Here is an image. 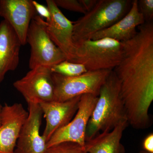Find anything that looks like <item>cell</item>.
<instances>
[{"label": "cell", "instance_id": "cell-1", "mask_svg": "<svg viewBox=\"0 0 153 153\" xmlns=\"http://www.w3.org/2000/svg\"><path fill=\"white\" fill-rule=\"evenodd\" d=\"M137 29L134 38L122 42V58L113 71L119 81L128 124L144 129L152 125L149 109L153 101V22Z\"/></svg>", "mask_w": 153, "mask_h": 153}, {"label": "cell", "instance_id": "cell-2", "mask_svg": "<svg viewBox=\"0 0 153 153\" xmlns=\"http://www.w3.org/2000/svg\"><path fill=\"white\" fill-rule=\"evenodd\" d=\"M125 120H128L127 117L120 95V84L112 70L100 90L88 124L86 140L100 133L111 131Z\"/></svg>", "mask_w": 153, "mask_h": 153}, {"label": "cell", "instance_id": "cell-3", "mask_svg": "<svg viewBox=\"0 0 153 153\" xmlns=\"http://www.w3.org/2000/svg\"><path fill=\"white\" fill-rule=\"evenodd\" d=\"M132 1L98 0L92 10L73 22L74 43L89 40L91 35L109 27L128 13Z\"/></svg>", "mask_w": 153, "mask_h": 153}, {"label": "cell", "instance_id": "cell-4", "mask_svg": "<svg viewBox=\"0 0 153 153\" xmlns=\"http://www.w3.org/2000/svg\"><path fill=\"white\" fill-rule=\"evenodd\" d=\"M74 45L75 57L71 62L82 64L88 71L113 70L123 55V43L111 38L89 39L76 42Z\"/></svg>", "mask_w": 153, "mask_h": 153}, {"label": "cell", "instance_id": "cell-5", "mask_svg": "<svg viewBox=\"0 0 153 153\" xmlns=\"http://www.w3.org/2000/svg\"><path fill=\"white\" fill-rule=\"evenodd\" d=\"M27 42L30 47L29 68L52 66L66 60L65 55L50 38L46 30L45 21L38 15L30 23Z\"/></svg>", "mask_w": 153, "mask_h": 153}, {"label": "cell", "instance_id": "cell-6", "mask_svg": "<svg viewBox=\"0 0 153 153\" xmlns=\"http://www.w3.org/2000/svg\"><path fill=\"white\" fill-rule=\"evenodd\" d=\"M111 70L87 71L81 75L66 76L53 73L54 101L63 102L85 94L98 97Z\"/></svg>", "mask_w": 153, "mask_h": 153}, {"label": "cell", "instance_id": "cell-7", "mask_svg": "<svg viewBox=\"0 0 153 153\" xmlns=\"http://www.w3.org/2000/svg\"><path fill=\"white\" fill-rule=\"evenodd\" d=\"M98 97L91 94L82 95L78 109L71 121L55 132L47 143V148L64 142L76 143L84 147L86 128Z\"/></svg>", "mask_w": 153, "mask_h": 153}, {"label": "cell", "instance_id": "cell-8", "mask_svg": "<svg viewBox=\"0 0 153 153\" xmlns=\"http://www.w3.org/2000/svg\"><path fill=\"white\" fill-rule=\"evenodd\" d=\"M51 67L39 66L30 69L24 77L13 83L28 104L53 101L54 86Z\"/></svg>", "mask_w": 153, "mask_h": 153}, {"label": "cell", "instance_id": "cell-9", "mask_svg": "<svg viewBox=\"0 0 153 153\" xmlns=\"http://www.w3.org/2000/svg\"><path fill=\"white\" fill-rule=\"evenodd\" d=\"M46 2L51 14L50 21H45L47 33L65 55L66 60L71 62L75 57V52L73 39V22L64 16L54 0H47Z\"/></svg>", "mask_w": 153, "mask_h": 153}, {"label": "cell", "instance_id": "cell-10", "mask_svg": "<svg viewBox=\"0 0 153 153\" xmlns=\"http://www.w3.org/2000/svg\"><path fill=\"white\" fill-rule=\"evenodd\" d=\"M28 105V117L22 126L14 153H43L47 142L40 134L43 112L39 104Z\"/></svg>", "mask_w": 153, "mask_h": 153}, {"label": "cell", "instance_id": "cell-11", "mask_svg": "<svg viewBox=\"0 0 153 153\" xmlns=\"http://www.w3.org/2000/svg\"><path fill=\"white\" fill-rule=\"evenodd\" d=\"M28 112L21 103L2 107L0 126V153H14L22 126Z\"/></svg>", "mask_w": 153, "mask_h": 153}, {"label": "cell", "instance_id": "cell-12", "mask_svg": "<svg viewBox=\"0 0 153 153\" xmlns=\"http://www.w3.org/2000/svg\"><path fill=\"white\" fill-rule=\"evenodd\" d=\"M37 15L33 0H1L0 16L13 28L22 46L27 44L30 23Z\"/></svg>", "mask_w": 153, "mask_h": 153}, {"label": "cell", "instance_id": "cell-13", "mask_svg": "<svg viewBox=\"0 0 153 153\" xmlns=\"http://www.w3.org/2000/svg\"><path fill=\"white\" fill-rule=\"evenodd\" d=\"M81 96L66 101L53 100L39 104L46 120V127L42 135L46 142L55 132L68 124L74 117Z\"/></svg>", "mask_w": 153, "mask_h": 153}, {"label": "cell", "instance_id": "cell-14", "mask_svg": "<svg viewBox=\"0 0 153 153\" xmlns=\"http://www.w3.org/2000/svg\"><path fill=\"white\" fill-rule=\"evenodd\" d=\"M145 23L142 14L139 10L138 0H133L128 13L122 19L109 27L91 35L89 39L108 38L120 42H126L135 37L137 33L138 27Z\"/></svg>", "mask_w": 153, "mask_h": 153}, {"label": "cell", "instance_id": "cell-15", "mask_svg": "<svg viewBox=\"0 0 153 153\" xmlns=\"http://www.w3.org/2000/svg\"><path fill=\"white\" fill-rule=\"evenodd\" d=\"M22 46L10 24L4 20L0 22V83L7 72L15 71L19 66Z\"/></svg>", "mask_w": 153, "mask_h": 153}, {"label": "cell", "instance_id": "cell-16", "mask_svg": "<svg viewBox=\"0 0 153 153\" xmlns=\"http://www.w3.org/2000/svg\"><path fill=\"white\" fill-rule=\"evenodd\" d=\"M128 125L127 120L123 121L111 131L100 133L86 140L85 151L88 153H125L121 140Z\"/></svg>", "mask_w": 153, "mask_h": 153}, {"label": "cell", "instance_id": "cell-17", "mask_svg": "<svg viewBox=\"0 0 153 153\" xmlns=\"http://www.w3.org/2000/svg\"><path fill=\"white\" fill-rule=\"evenodd\" d=\"M52 73L66 76H74L81 75L87 72L84 65L65 60L56 64L51 68Z\"/></svg>", "mask_w": 153, "mask_h": 153}, {"label": "cell", "instance_id": "cell-18", "mask_svg": "<svg viewBox=\"0 0 153 153\" xmlns=\"http://www.w3.org/2000/svg\"><path fill=\"white\" fill-rule=\"evenodd\" d=\"M43 153H88L84 147L76 143L64 142L46 149Z\"/></svg>", "mask_w": 153, "mask_h": 153}, {"label": "cell", "instance_id": "cell-19", "mask_svg": "<svg viewBox=\"0 0 153 153\" xmlns=\"http://www.w3.org/2000/svg\"><path fill=\"white\" fill-rule=\"evenodd\" d=\"M55 4L58 7L80 13L85 15L86 11L79 2V0H54Z\"/></svg>", "mask_w": 153, "mask_h": 153}, {"label": "cell", "instance_id": "cell-20", "mask_svg": "<svg viewBox=\"0 0 153 153\" xmlns=\"http://www.w3.org/2000/svg\"><path fill=\"white\" fill-rule=\"evenodd\" d=\"M138 7L142 14L145 22H152L153 20V0H139Z\"/></svg>", "mask_w": 153, "mask_h": 153}, {"label": "cell", "instance_id": "cell-21", "mask_svg": "<svg viewBox=\"0 0 153 153\" xmlns=\"http://www.w3.org/2000/svg\"><path fill=\"white\" fill-rule=\"evenodd\" d=\"M33 3L36 13H38V16L43 19H46V22L50 21L51 14L48 7L40 4L36 1H33Z\"/></svg>", "mask_w": 153, "mask_h": 153}, {"label": "cell", "instance_id": "cell-22", "mask_svg": "<svg viewBox=\"0 0 153 153\" xmlns=\"http://www.w3.org/2000/svg\"><path fill=\"white\" fill-rule=\"evenodd\" d=\"M143 150L153 153V134H149L145 138L143 142Z\"/></svg>", "mask_w": 153, "mask_h": 153}, {"label": "cell", "instance_id": "cell-23", "mask_svg": "<svg viewBox=\"0 0 153 153\" xmlns=\"http://www.w3.org/2000/svg\"><path fill=\"white\" fill-rule=\"evenodd\" d=\"M86 13L92 10L98 2V0H79Z\"/></svg>", "mask_w": 153, "mask_h": 153}, {"label": "cell", "instance_id": "cell-24", "mask_svg": "<svg viewBox=\"0 0 153 153\" xmlns=\"http://www.w3.org/2000/svg\"><path fill=\"white\" fill-rule=\"evenodd\" d=\"M2 107L1 106V105H0V126H1V111Z\"/></svg>", "mask_w": 153, "mask_h": 153}, {"label": "cell", "instance_id": "cell-25", "mask_svg": "<svg viewBox=\"0 0 153 153\" xmlns=\"http://www.w3.org/2000/svg\"><path fill=\"white\" fill-rule=\"evenodd\" d=\"M139 153H151L149 152H146V151H145L144 150L141 151Z\"/></svg>", "mask_w": 153, "mask_h": 153}]
</instances>
